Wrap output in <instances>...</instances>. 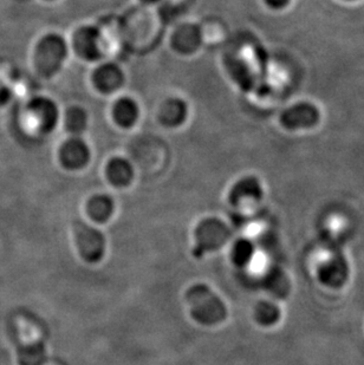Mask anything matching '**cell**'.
Segmentation results:
<instances>
[{
  "label": "cell",
  "instance_id": "cell-1",
  "mask_svg": "<svg viewBox=\"0 0 364 365\" xmlns=\"http://www.w3.org/2000/svg\"><path fill=\"white\" fill-rule=\"evenodd\" d=\"M68 57L69 43L59 34H48L36 45L35 66L41 76H55L62 70Z\"/></svg>",
  "mask_w": 364,
  "mask_h": 365
},
{
  "label": "cell",
  "instance_id": "cell-2",
  "mask_svg": "<svg viewBox=\"0 0 364 365\" xmlns=\"http://www.w3.org/2000/svg\"><path fill=\"white\" fill-rule=\"evenodd\" d=\"M192 307V314L203 324H214L226 317V307L223 302L206 286H194L187 294Z\"/></svg>",
  "mask_w": 364,
  "mask_h": 365
},
{
  "label": "cell",
  "instance_id": "cell-3",
  "mask_svg": "<svg viewBox=\"0 0 364 365\" xmlns=\"http://www.w3.org/2000/svg\"><path fill=\"white\" fill-rule=\"evenodd\" d=\"M104 46L103 34L97 26L84 25L74 32L71 48L86 62H100L106 51Z\"/></svg>",
  "mask_w": 364,
  "mask_h": 365
},
{
  "label": "cell",
  "instance_id": "cell-4",
  "mask_svg": "<svg viewBox=\"0 0 364 365\" xmlns=\"http://www.w3.org/2000/svg\"><path fill=\"white\" fill-rule=\"evenodd\" d=\"M28 113L32 127L39 133L50 134L55 130L61 122V111L55 101L49 97L39 96L30 101L28 104Z\"/></svg>",
  "mask_w": 364,
  "mask_h": 365
},
{
  "label": "cell",
  "instance_id": "cell-5",
  "mask_svg": "<svg viewBox=\"0 0 364 365\" xmlns=\"http://www.w3.org/2000/svg\"><path fill=\"white\" fill-rule=\"evenodd\" d=\"M91 161V148L83 136H69L59 148V163L70 172L86 168Z\"/></svg>",
  "mask_w": 364,
  "mask_h": 365
},
{
  "label": "cell",
  "instance_id": "cell-6",
  "mask_svg": "<svg viewBox=\"0 0 364 365\" xmlns=\"http://www.w3.org/2000/svg\"><path fill=\"white\" fill-rule=\"evenodd\" d=\"M196 255H203L206 251L221 247L230 238V231L223 221L210 217L201 221L196 231Z\"/></svg>",
  "mask_w": 364,
  "mask_h": 365
},
{
  "label": "cell",
  "instance_id": "cell-7",
  "mask_svg": "<svg viewBox=\"0 0 364 365\" xmlns=\"http://www.w3.org/2000/svg\"><path fill=\"white\" fill-rule=\"evenodd\" d=\"M320 120V113L315 104L298 102L283 111L280 124L288 130H306L316 127Z\"/></svg>",
  "mask_w": 364,
  "mask_h": 365
},
{
  "label": "cell",
  "instance_id": "cell-8",
  "mask_svg": "<svg viewBox=\"0 0 364 365\" xmlns=\"http://www.w3.org/2000/svg\"><path fill=\"white\" fill-rule=\"evenodd\" d=\"M91 82L98 93L113 95L123 88L126 75L123 69L116 63H101L91 73Z\"/></svg>",
  "mask_w": 364,
  "mask_h": 365
},
{
  "label": "cell",
  "instance_id": "cell-9",
  "mask_svg": "<svg viewBox=\"0 0 364 365\" xmlns=\"http://www.w3.org/2000/svg\"><path fill=\"white\" fill-rule=\"evenodd\" d=\"M317 277L324 285L340 287L349 277L347 260L340 253H330L317 266Z\"/></svg>",
  "mask_w": 364,
  "mask_h": 365
},
{
  "label": "cell",
  "instance_id": "cell-10",
  "mask_svg": "<svg viewBox=\"0 0 364 365\" xmlns=\"http://www.w3.org/2000/svg\"><path fill=\"white\" fill-rule=\"evenodd\" d=\"M76 242L83 258L88 262H98L104 253L103 235L96 228L90 227L89 225L77 222L75 226Z\"/></svg>",
  "mask_w": 364,
  "mask_h": 365
},
{
  "label": "cell",
  "instance_id": "cell-11",
  "mask_svg": "<svg viewBox=\"0 0 364 365\" xmlns=\"http://www.w3.org/2000/svg\"><path fill=\"white\" fill-rule=\"evenodd\" d=\"M203 32L196 24H183L176 28L171 38V45L178 53L193 55L203 45Z\"/></svg>",
  "mask_w": 364,
  "mask_h": 365
},
{
  "label": "cell",
  "instance_id": "cell-12",
  "mask_svg": "<svg viewBox=\"0 0 364 365\" xmlns=\"http://www.w3.org/2000/svg\"><path fill=\"white\" fill-rule=\"evenodd\" d=\"M189 107L180 97H169L158 108V122L166 128H179L188 118Z\"/></svg>",
  "mask_w": 364,
  "mask_h": 365
},
{
  "label": "cell",
  "instance_id": "cell-13",
  "mask_svg": "<svg viewBox=\"0 0 364 365\" xmlns=\"http://www.w3.org/2000/svg\"><path fill=\"white\" fill-rule=\"evenodd\" d=\"M263 195H264L263 186L256 176H245L238 180L228 194L231 202L236 206H241L245 203L258 202L261 200Z\"/></svg>",
  "mask_w": 364,
  "mask_h": 365
},
{
  "label": "cell",
  "instance_id": "cell-14",
  "mask_svg": "<svg viewBox=\"0 0 364 365\" xmlns=\"http://www.w3.org/2000/svg\"><path fill=\"white\" fill-rule=\"evenodd\" d=\"M111 118L117 127L131 129L138 123L141 110L136 100L131 96H121L111 106Z\"/></svg>",
  "mask_w": 364,
  "mask_h": 365
},
{
  "label": "cell",
  "instance_id": "cell-15",
  "mask_svg": "<svg viewBox=\"0 0 364 365\" xmlns=\"http://www.w3.org/2000/svg\"><path fill=\"white\" fill-rule=\"evenodd\" d=\"M104 174L113 187L124 188L129 186L134 180V165L126 158L115 156L106 163Z\"/></svg>",
  "mask_w": 364,
  "mask_h": 365
},
{
  "label": "cell",
  "instance_id": "cell-16",
  "mask_svg": "<svg viewBox=\"0 0 364 365\" xmlns=\"http://www.w3.org/2000/svg\"><path fill=\"white\" fill-rule=\"evenodd\" d=\"M61 121L69 136H83L89 127V114L83 107L71 106L64 111Z\"/></svg>",
  "mask_w": 364,
  "mask_h": 365
},
{
  "label": "cell",
  "instance_id": "cell-17",
  "mask_svg": "<svg viewBox=\"0 0 364 365\" xmlns=\"http://www.w3.org/2000/svg\"><path fill=\"white\" fill-rule=\"evenodd\" d=\"M86 210L90 219L102 224L109 220L113 215L115 203L111 197L107 194H96L88 200Z\"/></svg>",
  "mask_w": 364,
  "mask_h": 365
},
{
  "label": "cell",
  "instance_id": "cell-18",
  "mask_svg": "<svg viewBox=\"0 0 364 365\" xmlns=\"http://www.w3.org/2000/svg\"><path fill=\"white\" fill-rule=\"evenodd\" d=\"M266 287L275 296L285 297L290 291L289 278L282 269H272L266 279Z\"/></svg>",
  "mask_w": 364,
  "mask_h": 365
},
{
  "label": "cell",
  "instance_id": "cell-19",
  "mask_svg": "<svg viewBox=\"0 0 364 365\" xmlns=\"http://www.w3.org/2000/svg\"><path fill=\"white\" fill-rule=\"evenodd\" d=\"M255 314L258 323L264 327H271V325L275 324L280 318L279 307L275 303H270V302L258 304Z\"/></svg>",
  "mask_w": 364,
  "mask_h": 365
},
{
  "label": "cell",
  "instance_id": "cell-20",
  "mask_svg": "<svg viewBox=\"0 0 364 365\" xmlns=\"http://www.w3.org/2000/svg\"><path fill=\"white\" fill-rule=\"evenodd\" d=\"M232 257H233L234 262L237 265H248L255 257V247H253L251 242H248L246 239H241L234 244L233 250H232Z\"/></svg>",
  "mask_w": 364,
  "mask_h": 365
},
{
  "label": "cell",
  "instance_id": "cell-21",
  "mask_svg": "<svg viewBox=\"0 0 364 365\" xmlns=\"http://www.w3.org/2000/svg\"><path fill=\"white\" fill-rule=\"evenodd\" d=\"M291 0H264L265 5L272 10H283L289 5Z\"/></svg>",
  "mask_w": 364,
  "mask_h": 365
},
{
  "label": "cell",
  "instance_id": "cell-22",
  "mask_svg": "<svg viewBox=\"0 0 364 365\" xmlns=\"http://www.w3.org/2000/svg\"><path fill=\"white\" fill-rule=\"evenodd\" d=\"M142 3L146 4H155L158 3V1H160V0H141Z\"/></svg>",
  "mask_w": 364,
  "mask_h": 365
},
{
  "label": "cell",
  "instance_id": "cell-23",
  "mask_svg": "<svg viewBox=\"0 0 364 365\" xmlns=\"http://www.w3.org/2000/svg\"><path fill=\"white\" fill-rule=\"evenodd\" d=\"M345 1H355V0H345Z\"/></svg>",
  "mask_w": 364,
  "mask_h": 365
}]
</instances>
